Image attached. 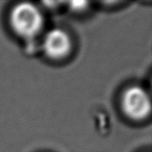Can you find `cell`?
Here are the masks:
<instances>
[{
    "mask_svg": "<svg viewBox=\"0 0 152 152\" xmlns=\"http://www.w3.org/2000/svg\"><path fill=\"white\" fill-rule=\"evenodd\" d=\"M71 5V9L73 11H83L85 9V7L88 5V3L85 2H72L70 3Z\"/></svg>",
    "mask_w": 152,
    "mask_h": 152,
    "instance_id": "cell-4",
    "label": "cell"
},
{
    "mask_svg": "<svg viewBox=\"0 0 152 152\" xmlns=\"http://www.w3.org/2000/svg\"><path fill=\"white\" fill-rule=\"evenodd\" d=\"M122 110L130 118L142 121L147 118L151 111L149 94L140 86H132L124 91L121 100Z\"/></svg>",
    "mask_w": 152,
    "mask_h": 152,
    "instance_id": "cell-2",
    "label": "cell"
},
{
    "mask_svg": "<svg viewBox=\"0 0 152 152\" xmlns=\"http://www.w3.org/2000/svg\"><path fill=\"white\" fill-rule=\"evenodd\" d=\"M10 22L18 36L25 39H33L41 34L45 18L39 8L32 3L22 2L12 10Z\"/></svg>",
    "mask_w": 152,
    "mask_h": 152,
    "instance_id": "cell-1",
    "label": "cell"
},
{
    "mask_svg": "<svg viewBox=\"0 0 152 152\" xmlns=\"http://www.w3.org/2000/svg\"><path fill=\"white\" fill-rule=\"evenodd\" d=\"M42 48L52 59L66 57L71 49L69 35L61 28H53L45 34L42 41Z\"/></svg>",
    "mask_w": 152,
    "mask_h": 152,
    "instance_id": "cell-3",
    "label": "cell"
}]
</instances>
